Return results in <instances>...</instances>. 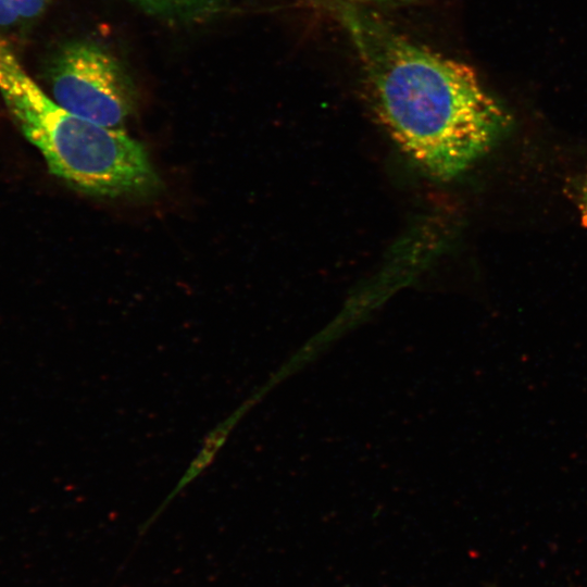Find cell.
Segmentation results:
<instances>
[{"mask_svg": "<svg viewBox=\"0 0 587 587\" xmlns=\"http://www.w3.org/2000/svg\"><path fill=\"white\" fill-rule=\"evenodd\" d=\"M360 63L371 108L424 173L449 180L485 154L508 114L467 64L398 33L349 0H330Z\"/></svg>", "mask_w": 587, "mask_h": 587, "instance_id": "cell-1", "label": "cell"}, {"mask_svg": "<svg viewBox=\"0 0 587 587\" xmlns=\"http://www.w3.org/2000/svg\"><path fill=\"white\" fill-rule=\"evenodd\" d=\"M0 95L50 171L95 197L145 196L160 179L140 142L79 117L50 98L0 38Z\"/></svg>", "mask_w": 587, "mask_h": 587, "instance_id": "cell-2", "label": "cell"}, {"mask_svg": "<svg viewBox=\"0 0 587 587\" xmlns=\"http://www.w3.org/2000/svg\"><path fill=\"white\" fill-rule=\"evenodd\" d=\"M49 80L57 103L101 126L118 128L134 111V87L125 71L93 42L65 46L50 67Z\"/></svg>", "mask_w": 587, "mask_h": 587, "instance_id": "cell-3", "label": "cell"}, {"mask_svg": "<svg viewBox=\"0 0 587 587\" xmlns=\"http://www.w3.org/2000/svg\"><path fill=\"white\" fill-rule=\"evenodd\" d=\"M250 401H247L243 405L238 408L232 415L217 425L212 433H210L200 449L196 459L191 462L188 471L185 473L174 491L168 499H172L176 492H179L186 485L195 479L204 469H207L217 451L223 446L228 434L233 430L235 425L239 422L243 413L248 410Z\"/></svg>", "mask_w": 587, "mask_h": 587, "instance_id": "cell-4", "label": "cell"}, {"mask_svg": "<svg viewBox=\"0 0 587 587\" xmlns=\"http://www.w3.org/2000/svg\"><path fill=\"white\" fill-rule=\"evenodd\" d=\"M145 11L161 16H189L205 11L218 0H132Z\"/></svg>", "mask_w": 587, "mask_h": 587, "instance_id": "cell-5", "label": "cell"}, {"mask_svg": "<svg viewBox=\"0 0 587 587\" xmlns=\"http://www.w3.org/2000/svg\"><path fill=\"white\" fill-rule=\"evenodd\" d=\"M51 0H0V27H11L40 16Z\"/></svg>", "mask_w": 587, "mask_h": 587, "instance_id": "cell-6", "label": "cell"}, {"mask_svg": "<svg viewBox=\"0 0 587 587\" xmlns=\"http://www.w3.org/2000/svg\"><path fill=\"white\" fill-rule=\"evenodd\" d=\"M582 222L587 226V179L580 189L579 203H578Z\"/></svg>", "mask_w": 587, "mask_h": 587, "instance_id": "cell-7", "label": "cell"}, {"mask_svg": "<svg viewBox=\"0 0 587 587\" xmlns=\"http://www.w3.org/2000/svg\"><path fill=\"white\" fill-rule=\"evenodd\" d=\"M349 1H352V2L358 3V4H363V3L391 2V1H396V0H349Z\"/></svg>", "mask_w": 587, "mask_h": 587, "instance_id": "cell-8", "label": "cell"}]
</instances>
